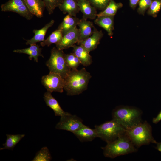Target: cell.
I'll list each match as a JSON object with an SVG mask.
<instances>
[{"mask_svg":"<svg viewBox=\"0 0 161 161\" xmlns=\"http://www.w3.org/2000/svg\"><path fill=\"white\" fill-rule=\"evenodd\" d=\"M92 76L85 68L71 69L64 79V90L69 96L79 95L87 88Z\"/></svg>","mask_w":161,"mask_h":161,"instance_id":"cell-1","label":"cell"},{"mask_svg":"<svg viewBox=\"0 0 161 161\" xmlns=\"http://www.w3.org/2000/svg\"><path fill=\"white\" fill-rule=\"evenodd\" d=\"M143 112L134 106L120 105L116 107L112 113V119L123 127L129 129L142 123Z\"/></svg>","mask_w":161,"mask_h":161,"instance_id":"cell-2","label":"cell"},{"mask_svg":"<svg viewBox=\"0 0 161 161\" xmlns=\"http://www.w3.org/2000/svg\"><path fill=\"white\" fill-rule=\"evenodd\" d=\"M104 156L114 158L118 156L136 152L138 148L133 144L126 131L114 141L102 147Z\"/></svg>","mask_w":161,"mask_h":161,"instance_id":"cell-3","label":"cell"},{"mask_svg":"<svg viewBox=\"0 0 161 161\" xmlns=\"http://www.w3.org/2000/svg\"><path fill=\"white\" fill-rule=\"evenodd\" d=\"M126 133L135 146L138 148L143 145L157 142L152 134L151 125L146 121L126 130Z\"/></svg>","mask_w":161,"mask_h":161,"instance_id":"cell-4","label":"cell"},{"mask_svg":"<svg viewBox=\"0 0 161 161\" xmlns=\"http://www.w3.org/2000/svg\"><path fill=\"white\" fill-rule=\"evenodd\" d=\"M65 54L63 50L54 47L51 49L50 58L46 63L49 72L59 74L64 79L71 69L66 64Z\"/></svg>","mask_w":161,"mask_h":161,"instance_id":"cell-5","label":"cell"},{"mask_svg":"<svg viewBox=\"0 0 161 161\" xmlns=\"http://www.w3.org/2000/svg\"><path fill=\"white\" fill-rule=\"evenodd\" d=\"M95 127L97 137L107 143L114 141L126 131L123 127L113 119L96 125Z\"/></svg>","mask_w":161,"mask_h":161,"instance_id":"cell-6","label":"cell"},{"mask_svg":"<svg viewBox=\"0 0 161 161\" xmlns=\"http://www.w3.org/2000/svg\"><path fill=\"white\" fill-rule=\"evenodd\" d=\"M1 8V11L15 13L28 20L31 19L34 16L29 10L24 0H9L2 4Z\"/></svg>","mask_w":161,"mask_h":161,"instance_id":"cell-7","label":"cell"},{"mask_svg":"<svg viewBox=\"0 0 161 161\" xmlns=\"http://www.w3.org/2000/svg\"><path fill=\"white\" fill-rule=\"evenodd\" d=\"M41 82L47 91L51 93H62L64 89V79L58 74L49 72L42 77Z\"/></svg>","mask_w":161,"mask_h":161,"instance_id":"cell-8","label":"cell"},{"mask_svg":"<svg viewBox=\"0 0 161 161\" xmlns=\"http://www.w3.org/2000/svg\"><path fill=\"white\" fill-rule=\"evenodd\" d=\"M84 124L82 120L75 115L68 114L61 117L55 126L56 129L63 130L73 133Z\"/></svg>","mask_w":161,"mask_h":161,"instance_id":"cell-9","label":"cell"},{"mask_svg":"<svg viewBox=\"0 0 161 161\" xmlns=\"http://www.w3.org/2000/svg\"><path fill=\"white\" fill-rule=\"evenodd\" d=\"M79 35V29L76 27L63 35L61 40L55 44L56 47L59 50H63L72 47L78 42Z\"/></svg>","mask_w":161,"mask_h":161,"instance_id":"cell-10","label":"cell"},{"mask_svg":"<svg viewBox=\"0 0 161 161\" xmlns=\"http://www.w3.org/2000/svg\"><path fill=\"white\" fill-rule=\"evenodd\" d=\"M78 25L80 32L79 38L77 43L78 45L90 36L96 30L92 22L83 18L80 20Z\"/></svg>","mask_w":161,"mask_h":161,"instance_id":"cell-11","label":"cell"},{"mask_svg":"<svg viewBox=\"0 0 161 161\" xmlns=\"http://www.w3.org/2000/svg\"><path fill=\"white\" fill-rule=\"evenodd\" d=\"M51 93L47 91L44 94V99L47 106L54 111L55 115L61 117L69 114L63 110L57 100L53 97Z\"/></svg>","mask_w":161,"mask_h":161,"instance_id":"cell-12","label":"cell"},{"mask_svg":"<svg viewBox=\"0 0 161 161\" xmlns=\"http://www.w3.org/2000/svg\"><path fill=\"white\" fill-rule=\"evenodd\" d=\"M103 36L102 31H98L96 30L90 36L81 42L78 45H82L90 52L97 48Z\"/></svg>","mask_w":161,"mask_h":161,"instance_id":"cell-13","label":"cell"},{"mask_svg":"<svg viewBox=\"0 0 161 161\" xmlns=\"http://www.w3.org/2000/svg\"><path fill=\"white\" fill-rule=\"evenodd\" d=\"M73 134L82 142L92 141L95 138L97 137L95 129H91L84 124Z\"/></svg>","mask_w":161,"mask_h":161,"instance_id":"cell-14","label":"cell"},{"mask_svg":"<svg viewBox=\"0 0 161 161\" xmlns=\"http://www.w3.org/2000/svg\"><path fill=\"white\" fill-rule=\"evenodd\" d=\"M78 5L83 14V18L87 20L96 18L97 14L96 8L88 0H78Z\"/></svg>","mask_w":161,"mask_h":161,"instance_id":"cell-15","label":"cell"},{"mask_svg":"<svg viewBox=\"0 0 161 161\" xmlns=\"http://www.w3.org/2000/svg\"><path fill=\"white\" fill-rule=\"evenodd\" d=\"M72 47L73 53L78 58L81 64L87 67L92 64V60L90 52L81 45L77 46L75 44Z\"/></svg>","mask_w":161,"mask_h":161,"instance_id":"cell-16","label":"cell"},{"mask_svg":"<svg viewBox=\"0 0 161 161\" xmlns=\"http://www.w3.org/2000/svg\"><path fill=\"white\" fill-rule=\"evenodd\" d=\"M30 13L38 18L43 17L46 8L43 0H24Z\"/></svg>","mask_w":161,"mask_h":161,"instance_id":"cell-17","label":"cell"},{"mask_svg":"<svg viewBox=\"0 0 161 161\" xmlns=\"http://www.w3.org/2000/svg\"><path fill=\"white\" fill-rule=\"evenodd\" d=\"M54 22V20L52 19L41 29H34L33 31L34 34V36L30 39L26 40V44L31 45L44 41L45 40V36L47 30L53 25Z\"/></svg>","mask_w":161,"mask_h":161,"instance_id":"cell-18","label":"cell"},{"mask_svg":"<svg viewBox=\"0 0 161 161\" xmlns=\"http://www.w3.org/2000/svg\"><path fill=\"white\" fill-rule=\"evenodd\" d=\"M114 16H103L97 17L94 20L96 24L103 28L110 36L113 34Z\"/></svg>","mask_w":161,"mask_h":161,"instance_id":"cell-19","label":"cell"},{"mask_svg":"<svg viewBox=\"0 0 161 161\" xmlns=\"http://www.w3.org/2000/svg\"><path fill=\"white\" fill-rule=\"evenodd\" d=\"M30 45V46L28 48L15 49L13 51V52L27 54L29 55V58L30 60H31L34 58V61L37 62L39 57H44L41 53L42 49L40 47V46L37 44H36Z\"/></svg>","mask_w":161,"mask_h":161,"instance_id":"cell-20","label":"cell"},{"mask_svg":"<svg viewBox=\"0 0 161 161\" xmlns=\"http://www.w3.org/2000/svg\"><path fill=\"white\" fill-rule=\"evenodd\" d=\"M58 8L63 13L75 17L80 10L78 0H63Z\"/></svg>","mask_w":161,"mask_h":161,"instance_id":"cell-21","label":"cell"},{"mask_svg":"<svg viewBox=\"0 0 161 161\" xmlns=\"http://www.w3.org/2000/svg\"><path fill=\"white\" fill-rule=\"evenodd\" d=\"M80 19L76 16L67 14L64 18L58 29L60 30L63 35L77 27Z\"/></svg>","mask_w":161,"mask_h":161,"instance_id":"cell-22","label":"cell"},{"mask_svg":"<svg viewBox=\"0 0 161 161\" xmlns=\"http://www.w3.org/2000/svg\"><path fill=\"white\" fill-rule=\"evenodd\" d=\"M25 136L24 134H7L6 142L3 144L4 147L0 148V150L7 149L13 150L16 145Z\"/></svg>","mask_w":161,"mask_h":161,"instance_id":"cell-23","label":"cell"},{"mask_svg":"<svg viewBox=\"0 0 161 161\" xmlns=\"http://www.w3.org/2000/svg\"><path fill=\"white\" fill-rule=\"evenodd\" d=\"M121 3H116L114 0H110L108 4L104 10L97 14V17L103 16H114L118 10L121 8Z\"/></svg>","mask_w":161,"mask_h":161,"instance_id":"cell-24","label":"cell"},{"mask_svg":"<svg viewBox=\"0 0 161 161\" xmlns=\"http://www.w3.org/2000/svg\"><path fill=\"white\" fill-rule=\"evenodd\" d=\"M63 36L61 31L57 29L53 32L46 39L40 42V45L43 47L46 46L49 47L52 44H56L59 42Z\"/></svg>","mask_w":161,"mask_h":161,"instance_id":"cell-25","label":"cell"},{"mask_svg":"<svg viewBox=\"0 0 161 161\" xmlns=\"http://www.w3.org/2000/svg\"><path fill=\"white\" fill-rule=\"evenodd\" d=\"M51 159L52 157L47 147H44L36 153L32 161H49Z\"/></svg>","mask_w":161,"mask_h":161,"instance_id":"cell-26","label":"cell"},{"mask_svg":"<svg viewBox=\"0 0 161 161\" xmlns=\"http://www.w3.org/2000/svg\"><path fill=\"white\" fill-rule=\"evenodd\" d=\"M65 58L67 65L71 69H77L80 64L79 59L73 53L65 54Z\"/></svg>","mask_w":161,"mask_h":161,"instance_id":"cell-27","label":"cell"},{"mask_svg":"<svg viewBox=\"0 0 161 161\" xmlns=\"http://www.w3.org/2000/svg\"><path fill=\"white\" fill-rule=\"evenodd\" d=\"M161 9V0H153L148 9L147 14L156 17Z\"/></svg>","mask_w":161,"mask_h":161,"instance_id":"cell-28","label":"cell"},{"mask_svg":"<svg viewBox=\"0 0 161 161\" xmlns=\"http://www.w3.org/2000/svg\"><path fill=\"white\" fill-rule=\"evenodd\" d=\"M45 3L46 8L49 14H52L55 8L60 5L63 0H43Z\"/></svg>","mask_w":161,"mask_h":161,"instance_id":"cell-29","label":"cell"},{"mask_svg":"<svg viewBox=\"0 0 161 161\" xmlns=\"http://www.w3.org/2000/svg\"><path fill=\"white\" fill-rule=\"evenodd\" d=\"M152 0H140L137 11L139 14L144 15L146 11L149 8Z\"/></svg>","mask_w":161,"mask_h":161,"instance_id":"cell-30","label":"cell"},{"mask_svg":"<svg viewBox=\"0 0 161 161\" xmlns=\"http://www.w3.org/2000/svg\"><path fill=\"white\" fill-rule=\"evenodd\" d=\"M91 4L95 8L100 10L105 9L108 4L110 0H88Z\"/></svg>","mask_w":161,"mask_h":161,"instance_id":"cell-31","label":"cell"},{"mask_svg":"<svg viewBox=\"0 0 161 161\" xmlns=\"http://www.w3.org/2000/svg\"><path fill=\"white\" fill-rule=\"evenodd\" d=\"M140 0H129L130 7L133 9H134Z\"/></svg>","mask_w":161,"mask_h":161,"instance_id":"cell-32","label":"cell"},{"mask_svg":"<svg viewBox=\"0 0 161 161\" xmlns=\"http://www.w3.org/2000/svg\"><path fill=\"white\" fill-rule=\"evenodd\" d=\"M161 120V111L159 112L157 116L154 118L152 120V122L154 124H157Z\"/></svg>","mask_w":161,"mask_h":161,"instance_id":"cell-33","label":"cell"},{"mask_svg":"<svg viewBox=\"0 0 161 161\" xmlns=\"http://www.w3.org/2000/svg\"><path fill=\"white\" fill-rule=\"evenodd\" d=\"M156 144L157 146L155 148L161 152V142H157Z\"/></svg>","mask_w":161,"mask_h":161,"instance_id":"cell-34","label":"cell"}]
</instances>
